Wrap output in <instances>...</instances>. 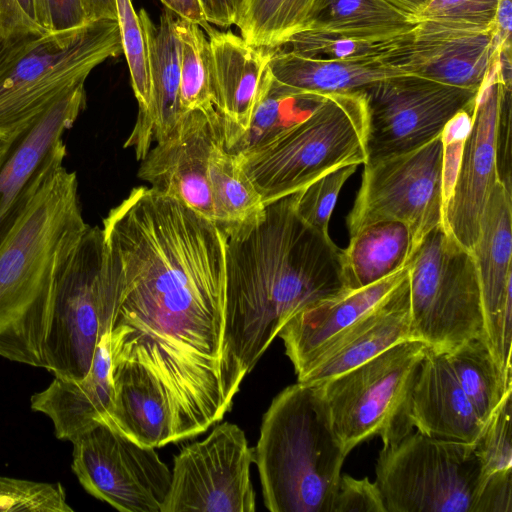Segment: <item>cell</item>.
Masks as SVG:
<instances>
[{
    "label": "cell",
    "mask_w": 512,
    "mask_h": 512,
    "mask_svg": "<svg viewBox=\"0 0 512 512\" xmlns=\"http://www.w3.org/2000/svg\"><path fill=\"white\" fill-rule=\"evenodd\" d=\"M295 201H273L226 235L225 342L246 375L290 318L350 290L342 249L301 219Z\"/></svg>",
    "instance_id": "obj_1"
},
{
    "label": "cell",
    "mask_w": 512,
    "mask_h": 512,
    "mask_svg": "<svg viewBox=\"0 0 512 512\" xmlns=\"http://www.w3.org/2000/svg\"><path fill=\"white\" fill-rule=\"evenodd\" d=\"M63 138L33 173L24 207L0 246V356L45 368L43 346L57 280L89 225Z\"/></svg>",
    "instance_id": "obj_2"
},
{
    "label": "cell",
    "mask_w": 512,
    "mask_h": 512,
    "mask_svg": "<svg viewBox=\"0 0 512 512\" xmlns=\"http://www.w3.org/2000/svg\"><path fill=\"white\" fill-rule=\"evenodd\" d=\"M346 454L312 385L297 382L272 400L253 449L265 507L332 512Z\"/></svg>",
    "instance_id": "obj_3"
},
{
    "label": "cell",
    "mask_w": 512,
    "mask_h": 512,
    "mask_svg": "<svg viewBox=\"0 0 512 512\" xmlns=\"http://www.w3.org/2000/svg\"><path fill=\"white\" fill-rule=\"evenodd\" d=\"M365 132L363 90L325 94L303 118L236 156L267 205L337 168L364 164Z\"/></svg>",
    "instance_id": "obj_4"
},
{
    "label": "cell",
    "mask_w": 512,
    "mask_h": 512,
    "mask_svg": "<svg viewBox=\"0 0 512 512\" xmlns=\"http://www.w3.org/2000/svg\"><path fill=\"white\" fill-rule=\"evenodd\" d=\"M427 349L419 340L406 339L353 369L312 385L346 455L374 436L388 447L413 432L411 395Z\"/></svg>",
    "instance_id": "obj_5"
},
{
    "label": "cell",
    "mask_w": 512,
    "mask_h": 512,
    "mask_svg": "<svg viewBox=\"0 0 512 512\" xmlns=\"http://www.w3.org/2000/svg\"><path fill=\"white\" fill-rule=\"evenodd\" d=\"M123 53L117 19L49 32L0 76V141L8 142L90 72Z\"/></svg>",
    "instance_id": "obj_6"
},
{
    "label": "cell",
    "mask_w": 512,
    "mask_h": 512,
    "mask_svg": "<svg viewBox=\"0 0 512 512\" xmlns=\"http://www.w3.org/2000/svg\"><path fill=\"white\" fill-rule=\"evenodd\" d=\"M408 286L412 339L447 353L471 339L485 338L474 256L443 224L425 235L410 258Z\"/></svg>",
    "instance_id": "obj_7"
},
{
    "label": "cell",
    "mask_w": 512,
    "mask_h": 512,
    "mask_svg": "<svg viewBox=\"0 0 512 512\" xmlns=\"http://www.w3.org/2000/svg\"><path fill=\"white\" fill-rule=\"evenodd\" d=\"M474 445L415 430L382 447L375 483L386 512H479L486 478Z\"/></svg>",
    "instance_id": "obj_8"
},
{
    "label": "cell",
    "mask_w": 512,
    "mask_h": 512,
    "mask_svg": "<svg viewBox=\"0 0 512 512\" xmlns=\"http://www.w3.org/2000/svg\"><path fill=\"white\" fill-rule=\"evenodd\" d=\"M117 288L103 257V234L89 226L54 291L43 354L55 377L79 380L89 371L101 338L111 331Z\"/></svg>",
    "instance_id": "obj_9"
},
{
    "label": "cell",
    "mask_w": 512,
    "mask_h": 512,
    "mask_svg": "<svg viewBox=\"0 0 512 512\" xmlns=\"http://www.w3.org/2000/svg\"><path fill=\"white\" fill-rule=\"evenodd\" d=\"M346 217L349 236L379 221H399L410 230L415 251L425 235L443 224L442 134L408 152L368 161Z\"/></svg>",
    "instance_id": "obj_10"
},
{
    "label": "cell",
    "mask_w": 512,
    "mask_h": 512,
    "mask_svg": "<svg viewBox=\"0 0 512 512\" xmlns=\"http://www.w3.org/2000/svg\"><path fill=\"white\" fill-rule=\"evenodd\" d=\"M363 92L368 162L408 152L441 135L457 114L473 109L479 90L402 74Z\"/></svg>",
    "instance_id": "obj_11"
},
{
    "label": "cell",
    "mask_w": 512,
    "mask_h": 512,
    "mask_svg": "<svg viewBox=\"0 0 512 512\" xmlns=\"http://www.w3.org/2000/svg\"><path fill=\"white\" fill-rule=\"evenodd\" d=\"M72 470L93 497L121 512H161L171 471L155 448L100 423L73 441Z\"/></svg>",
    "instance_id": "obj_12"
},
{
    "label": "cell",
    "mask_w": 512,
    "mask_h": 512,
    "mask_svg": "<svg viewBox=\"0 0 512 512\" xmlns=\"http://www.w3.org/2000/svg\"><path fill=\"white\" fill-rule=\"evenodd\" d=\"M253 449L244 431L224 422L174 456L169 492L161 512H253L250 478Z\"/></svg>",
    "instance_id": "obj_13"
},
{
    "label": "cell",
    "mask_w": 512,
    "mask_h": 512,
    "mask_svg": "<svg viewBox=\"0 0 512 512\" xmlns=\"http://www.w3.org/2000/svg\"><path fill=\"white\" fill-rule=\"evenodd\" d=\"M503 91L498 61L476 97L454 183L444 205V228L470 252L479 235L486 202L499 181L497 127Z\"/></svg>",
    "instance_id": "obj_14"
},
{
    "label": "cell",
    "mask_w": 512,
    "mask_h": 512,
    "mask_svg": "<svg viewBox=\"0 0 512 512\" xmlns=\"http://www.w3.org/2000/svg\"><path fill=\"white\" fill-rule=\"evenodd\" d=\"M471 253L480 280L484 336L505 381L512 384V190L499 181L486 202Z\"/></svg>",
    "instance_id": "obj_15"
},
{
    "label": "cell",
    "mask_w": 512,
    "mask_h": 512,
    "mask_svg": "<svg viewBox=\"0 0 512 512\" xmlns=\"http://www.w3.org/2000/svg\"><path fill=\"white\" fill-rule=\"evenodd\" d=\"M221 139L217 111L184 113L170 134L141 160L138 177L215 223L208 170L212 149Z\"/></svg>",
    "instance_id": "obj_16"
},
{
    "label": "cell",
    "mask_w": 512,
    "mask_h": 512,
    "mask_svg": "<svg viewBox=\"0 0 512 512\" xmlns=\"http://www.w3.org/2000/svg\"><path fill=\"white\" fill-rule=\"evenodd\" d=\"M495 29L466 32L416 23L413 38L394 64L406 73L480 90L498 63Z\"/></svg>",
    "instance_id": "obj_17"
},
{
    "label": "cell",
    "mask_w": 512,
    "mask_h": 512,
    "mask_svg": "<svg viewBox=\"0 0 512 512\" xmlns=\"http://www.w3.org/2000/svg\"><path fill=\"white\" fill-rule=\"evenodd\" d=\"M408 275L385 299L324 347L297 375L319 385L411 338Z\"/></svg>",
    "instance_id": "obj_18"
},
{
    "label": "cell",
    "mask_w": 512,
    "mask_h": 512,
    "mask_svg": "<svg viewBox=\"0 0 512 512\" xmlns=\"http://www.w3.org/2000/svg\"><path fill=\"white\" fill-rule=\"evenodd\" d=\"M206 33L213 105L229 150L249 128L271 51L254 47L232 32L211 27Z\"/></svg>",
    "instance_id": "obj_19"
},
{
    "label": "cell",
    "mask_w": 512,
    "mask_h": 512,
    "mask_svg": "<svg viewBox=\"0 0 512 512\" xmlns=\"http://www.w3.org/2000/svg\"><path fill=\"white\" fill-rule=\"evenodd\" d=\"M85 105L84 85H79L9 141L0 167V246L24 207L33 173L51 146L73 126Z\"/></svg>",
    "instance_id": "obj_20"
},
{
    "label": "cell",
    "mask_w": 512,
    "mask_h": 512,
    "mask_svg": "<svg viewBox=\"0 0 512 512\" xmlns=\"http://www.w3.org/2000/svg\"><path fill=\"white\" fill-rule=\"evenodd\" d=\"M114 369V348L109 331L97 345L88 373L79 380L55 377L47 388L31 396V409L50 418L59 440L72 442L100 424L112 410Z\"/></svg>",
    "instance_id": "obj_21"
},
{
    "label": "cell",
    "mask_w": 512,
    "mask_h": 512,
    "mask_svg": "<svg viewBox=\"0 0 512 512\" xmlns=\"http://www.w3.org/2000/svg\"><path fill=\"white\" fill-rule=\"evenodd\" d=\"M410 419L432 438L475 443L486 423L461 388L445 353L428 347L413 386Z\"/></svg>",
    "instance_id": "obj_22"
},
{
    "label": "cell",
    "mask_w": 512,
    "mask_h": 512,
    "mask_svg": "<svg viewBox=\"0 0 512 512\" xmlns=\"http://www.w3.org/2000/svg\"><path fill=\"white\" fill-rule=\"evenodd\" d=\"M138 15L147 40L151 102L147 114L137 118L124 147H133L141 161L152 141L168 136L183 114L179 103L181 53L176 18L166 9L156 26L144 9Z\"/></svg>",
    "instance_id": "obj_23"
},
{
    "label": "cell",
    "mask_w": 512,
    "mask_h": 512,
    "mask_svg": "<svg viewBox=\"0 0 512 512\" xmlns=\"http://www.w3.org/2000/svg\"><path fill=\"white\" fill-rule=\"evenodd\" d=\"M407 275L408 264L373 284L348 290L290 318L278 336L284 343L285 353L293 364L295 373L385 299Z\"/></svg>",
    "instance_id": "obj_24"
},
{
    "label": "cell",
    "mask_w": 512,
    "mask_h": 512,
    "mask_svg": "<svg viewBox=\"0 0 512 512\" xmlns=\"http://www.w3.org/2000/svg\"><path fill=\"white\" fill-rule=\"evenodd\" d=\"M115 401L101 422L145 447L173 443V417L160 383L143 366L115 362Z\"/></svg>",
    "instance_id": "obj_25"
},
{
    "label": "cell",
    "mask_w": 512,
    "mask_h": 512,
    "mask_svg": "<svg viewBox=\"0 0 512 512\" xmlns=\"http://www.w3.org/2000/svg\"><path fill=\"white\" fill-rule=\"evenodd\" d=\"M267 66L280 84L308 98L361 91L381 80L409 74L382 60L317 58L280 49L271 51Z\"/></svg>",
    "instance_id": "obj_26"
},
{
    "label": "cell",
    "mask_w": 512,
    "mask_h": 512,
    "mask_svg": "<svg viewBox=\"0 0 512 512\" xmlns=\"http://www.w3.org/2000/svg\"><path fill=\"white\" fill-rule=\"evenodd\" d=\"M414 252L411 232L402 222L379 221L361 228L341 252L348 288L368 286L404 268Z\"/></svg>",
    "instance_id": "obj_27"
},
{
    "label": "cell",
    "mask_w": 512,
    "mask_h": 512,
    "mask_svg": "<svg viewBox=\"0 0 512 512\" xmlns=\"http://www.w3.org/2000/svg\"><path fill=\"white\" fill-rule=\"evenodd\" d=\"M208 177L215 223L225 236L263 217L265 205L261 195L237 156L224 146V139L212 149Z\"/></svg>",
    "instance_id": "obj_28"
},
{
    "label": "cell",
    "mask_w": 512,
    "mask_h": 512,
    "mask_svg": "<svg viewBox=\"0 0 512 512\" xmlns=\"http://www.w3.org/2000/svg\"><path fill=\"white\" fill-rule=\"evenodd\" d=\"M414 26L381 0H317L307 29L358 38H390Z\"/></svg>",
    "instance_id": "obj_29"
},
{
    "label": "cell",
    "mask_w": 512,
    "mask_h": 512,
    "mask_svg": "<svg viewBox=\"0 0 512 512\" xmlns=\"http://www.w3.org/2000/svg\"><path fill=\"white\" fill-rule=\"evenodd\" d=\"M317 0H241L235 25L250 45L277 50L308 28Z\"/></svg>",
    "instance_id": "obj_30"
},
{
    "label": "cell",
    "mask_w": 512,
    "mask_h": 512,
    "mask_svg": "<svg viewBox=\"0 0 512 512\" xmlns=\"http://www.w3.org/2000/svg\"><path fill=\"white\" fill-rule=\"evenodd\" d=\"M464 393L486 423L512 384L505 381L484 337L445 353Z\"/></svg>",
    "instance_id": "obj_31"
},
{
    "label": "cell",
    "mask_w": 512,
    "mask_h": 512,
    "mask_svg": "<svg viewBox=\"0 0 512 512\" xmlns=\"http://www.w3.org/2000/svg\"><path fill=\"white\" fill-rule=\"evenodd\" d=\"M413 29L390 38H358L306 29L284 46L289 47L288 51L310 57L382 60L394 64L412 41Z\"/></svg>",
    "instance_id": "obj_32"
},
{
    "label": "cell",
    "mask_w": 512,
    "mask_h": 512,
    "mask_svg": "<svg viewBox=\"0 0 512 512\" xmlns=\"http://www.w3.org/2000/svg\"><path fill=\"white\" fill-rule=\"evenodd\" d=\"M305 99L313 98L300 96L280 84L267 66L249 128L228 151L235 155L249 151L303 118L316 104L309 108L298 105Z\"/></svg>",
    "instance_id": "obj_33"
},
{
    "label": "cell",
    "mask_w": 512,
    "mask_h": 512,
    "mask_svg": "<svg viewBox=\"0 0 512 512\" xmlns=\"http://www.w3.org/2000/svg\"><path fill=\"white\" fill-rule=\"evenodd\" d=\"M180 43L179 103L182 114L200 110L216 112L211 90V63L209 41L203 29L183 18L175 19Z\"/></svg>",
    "instance_id": "obj_34"
},
{
    "label": "cell",
    "mask_w": 512,
    "mask_h": 512,
    "mask_svg": "<svg viewBox=\"0 0 512 512\" xmlns=\"http://www.w3.org/2000/svg\"><path fill=\"white\" fill-rule=\"evenodd\" d=\"M117 21L122 50L130 71L138 102L137 118L147 114L151 102L148 47L144 28L131 0H116Z\"/></svg>",
    "instance_id": "obj_35"
},
{
    "label": "cell",
    "mask_w": 512,
    "mask_h": 512,
    "mask_svg": "<svg viewBox=\"0 0 512 512\" xmlns=\"http://www.w3.org/2000/svg\"><path fill=\"white\" fill-rule=\"evenodd\" d=\"M498 3L499 0H431L413 23L466 32H486L495 29Z\"/></svg>",
    "instance_id": "obj_36"
},
{
    "label": "cell",
    "mask_w": 512,
    "mask_h": 512,
    "mask_svg": "<svg viewBox=\"0 0 512 512\" xmlns=\"http://www.w3.org/2000/svg\"><path fill=\"white\" fill-rule=\"evenodd\" d=\"M511 395L506 393L474 445L485 478L512 474Z\"/></svg>",
    "instance_id": "obj_37"
},
{
    "label": "cell",
    "mask_w": 512,
    "mask_h": 512,
    "mask_svg": "<svg viewBox=\"0 0 512 512\" xmlns=\"http://www.w3.org/2000/svg\"><path fill=\"white\" fill-rule=\"evenodd\" d=\"M73 512L60 482L0 476V512Z\"/></svg>",
    "instance_id": "obj_38"
},
{
    "label": "cell",
    "mask_w": 512,
    "mask_h": 512,
    "mask_svg": "<svg viewBox=\"0 0 512 512\" xmlns=\"http://www.w3.org/2000/svg\"><path fill=\"white\" fill-rule=\"evenodd\" d=\"M358 165L337 168L296 192L295 208L301 219L325 236L340 191Z\"/></svg>",
    "instance_id": "obj_39"
},
{
    "label": "cell",
    "mask_w": 512,
    "mask_h": 512,
    "mask_svg": "<svg viewBox=\"0 0 512 512\" xmlns=\"http://www.w3.org/2000/svg\"><path fill=\"white\" fill-rule=\"evenodd\" d=\"M48 33L26 16L16 0H0V76Z\"/></svg>",
    "instance_id": "obj_40"
},
{
    "label": "cell",
    "mask_w": 512,
    "mask_h": 512,
    "mask_svg": "<svg viewBox=\"0 0 512 512\" xmlns=\"http://www.w3.org/2000/svg\"><path fill=\"white\" fill-rule=\"evenodd\" d=\"M332 512H386L383 498L375 483L368 478L341 475Z\"/></svg>",
    "instance_id": "obj_41"
},
{
    "label": "cell",
    "mask_w": 512,
    "mask_h": 512,
    "mask_svg": "<svg viewBox=\"0 0 512 512\" xmlns=\"http://www.w3.org/2000/svg\"><path fill=\"white\" fill-rule=\"evenodd\" d=\"M42 27L48 32L78 28L89 22L82 0H39Z\"/></svg>",
    "instance_id": "obj_42"
},
{
    "label": "cell",
    "mask_w": 512,
    "mask_h": 512,
    "mask_svg": "<svg viewBox=\"0 0 512 512\" xmlns=\"http://www.w3.org/2000/svg\"><path fill=\"white\" fill-rule=\"evenodd\" d=\"M509 91L510 85L504 84L497 127V171L499 182L511 189V113Z\"/></svg>",
    "instance_id": "obj_43"
},
{
    "label": "cell",
    "mask_w": 512,
    "mask_h": 512,
    "mask_svg": "<svg viewBox=\"0 0 512 512\" xmlns=\"http://www.w3.org/2000/svg\"><path fill=\"white\" fill-rule=\"evenodd\" d=\"M208 23L220 27L235 24L241 0H199Z\"/></svg>",
    "instance_id": "obj_44"
},
{
    "label": "cell",
    "mask_w": 512,
    "mask_h": 512,
    "mask_svg": "<svg viewBox=\"0 0 512 512\" xmlns=\"http://www.w3.org/2000/svg\"><path fill=\"white\" fill-rule=\"evenodd\" d=\"M166 9L178 17L191 21L208 31L211 28L206 20L199 0H161Z\"/></svg>",
    "instance_id": "obj_45"
},
{
    "label": "cell",
    "mask_w": 512,
    "mask_h": 512,
    "mask_svg": "<svg viewBox=\"0 0 512 512\" xmlns=\"http://www.w3.org/2000/svg\"><path fill=\"white\" fill-rule=\"evenodd\" d=\"M512 0H499L495 16V38L501 50L509 48Z\"/></svg>",
    "instance_id": "obj_46"
},
{
    "label": "cell",
    "mask_w": 512,
    "mask_h": 512,
    "mask_svg": "<svg viewBox=\"0 0 512 512\" xmlns=\"http://www.w3.org/2000/svg\"><path fill=\"white\" fill-rule=\"evenodd\" d=\"M89 21L117 19L116 0H82Z\"/></svg>",
    "instance_id": "obj_47"
},
{
    "label": "cell",
    "mask_w": 512,
    "mask_h": 512,
    "mask_svg": "<svg viewBox=\"0 0 512 512\" xmlns=\"http://www.w3.org/2000/svg\"><path fill=\"white\" fill-rule=\"evenodd\" d=\"M406 17L411 23L431 0H381Z\"/></svg>",
    "instance_id": "obj_48"
},
{
    "label": "cell",
    "mask_w": 512,
    "mask_h": 512,
    "mask_svg": "<svg viewBox=\"0 0 512 512\" xmlns=\"http://www.w3.org/2000/svg\"><path fill=\"white\" fill-rule=\"evenodd\" d=\"M21 10L36 25L42 27L39 0H16ZM45 30V29H44ZM48 32V31H47Z\"/></svg>",
    "instance_id": "obj_49"
},
{
    "label": "cell",
    "mask_w": 512,
    "mask_h": 512,
    "mask_svg": "<svg viewBox=\"0 0 512 512\" xmlns=\"http://www.w3.org/2000/svg\"><path fill=\"white\" fill-rule=\"evenodd\" d=\"M9 147V141L8 142H2L0 141V167L3 163V160L5 158V155L7 153Z\"/></svg>",
    "instance_id": "obj_50"
}]
</instances>
